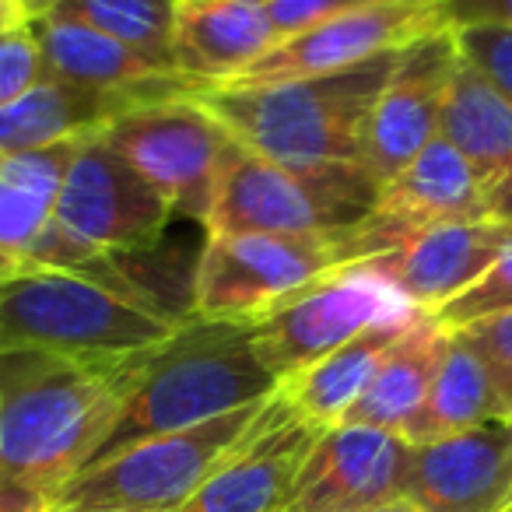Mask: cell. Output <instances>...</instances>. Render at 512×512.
<instances>
[{
  "mask_svg": "<svg viewBox=\"0 0 512 512\" xmlns=\"http://www.w3.org/2000/svg\"><path fill=\"white\" fill-rule=\"evenodd\" d=\"M53 218V204L32 197L22 186L0 179V253L15 256L22 264L25 249L32 246L43 225Z\"/></svg>",
  "mask_w": 512,
  "mask_h": 512,
  "instance_id": "cell-31",
  "label": "cell"
},
{
  "mask_svg": "<svg viewBox=\"0 0 512 512\" xmlns=\"http://www.w3.org/2000/svg\"><path fill=\"white\" fill-rule=\"evenodd\" d=\"M271 376L253 341L249 320H190L148 348L137 379L92 463L155 439L204 425L239 407L274 397ZM88 463V467H92Z\"/></svg>",
  "mask_w": 512,
  "mask_h": 512,
  "instance_id": "cell-2",
  "label": "cell"
},
{
  "mask_svg": "<svg viewBox=\"0 0 512 512\" xmlns=\"http://www.w3.org/2000/svg\"><path fill=\"white\" fill-rule=\"evenodd\" d=\"M411 453L404 435L362 425L327 428L281 512H369L400 502Z\"/></svg>",
  "mask_w": 512,
  "mask_h": 512,
  "instance_id": "cell-15",
  "label": "cell"
},
{
  "mask_svg": "<svg viewBox=\"0 0 512 512\" xmlns=\"http://www.w3.org/2000/svg\"><path fill=\"white\" fill-rule=\"evenodd\" d=\"M512 309V242L495 256V264L467 288L453 302H446L442 309H435V320L446 330H463L470 323L491 320Z\"/></svg>",
  "mask_w": 512,
  "mask_h": 512,
  "instance_id": "cell-26",
  "label": "cell"
},
{
  "mask_svg": "<svg viewBox=\"0 0 512 512\" xmlns=\"http://www.w3.org/2000/svg\"><path fill=\"white\" fill-rule=\"evenodd\" d=\"M176 323L74 271H22L0 281V351L116 358L172 337Z\"/></svg>",
  "mask_w": 512,
  "mask_h": 512,
  "instance_id": "cell-4",
  "label": "cell"
},
{
  "mask_svg": "<svg viewBox=\"0 0 512 512\" xmlns=\"http://www.w3.org/2000/svg\"><path fill=\"white\" fill-rule=\"evenodd\" d=\"M481 218H488V207L467 162L446 137H435L400 176L379 186L372 211L348 232V256L351 264H362L400 249L428 228Z\"/></svg>",
  "mask_w": 512,
  "mask_h": 512,
  "instance_id": "cell-13",
  "label": "cell"
},
{
  "mask_svg": "<svg viewBox=\"0 0 512 512\" xmlns=\"http://www.w3.org/2000/svg\"><path fill=\"white\" fill-rule=\"evenodd\" d=\"M446 15L453 29H463V25L512 29V0H446Z\"/></svg>",
  "mask_w": 512,
  "mask_h": 512,
  "instance_id": "cell-33",
  "label": "cell"
},
{
  "mask_svg": "<svg viewBox=\"0 0 512 512\" xmlns=\"http://www.w3.org/2000/svg\"><path fill=\"white\" fill-rule=\"evenodd\" d=\"M53 218L99 253L148 249L162 239L172 207L165 197L99 137H88L74 155Z\"/></svg>",
  "mask_w": 512,
  "mask_h": 512,
  "instance_id": "cell-11",
  "label": "cell"
},
{
  "mask_svg": "<svg viewBox=\"0 0 512 512\" xmlns=\"http://www.w3.org/2000/svg\"><path fill=\"white\" fill-rule=\"evenodd\" d=\"M144 355L0 351V512H50L95 460Z\"/></svg>",
  "mask_w": 512,
  "mask_h": 512,
  "instance_id": "cell-1",
  "label": "cell"
},
{
  "mask_svg": "<svg viewBox=\"0 0 512 512\" xmlns=\"http://www.w3.org/2000/svg\"><path fill=\"white\" fill-rule=\"evenodd\" d=\"M271 400V397H267ZM267 400L221 414L183 432L134 442L85 467L60 495L57 509L74 512H179L211 477L221 456L246 435Z\"/></svg>",
  "mask_w": 512,
  "mask_h": 512,
  "instance_id": "cell-6",
  "label": "cell"
},
{
  "mask_svg": "<svg viewBox=\"0 0 512 512\" xmlns=\"http://www.w3.org/2000/svg\"><path fill=\"white\" fill-rule=\"evenodd\" d=\"M348 232L207 235L193 281V316L256 320L302 285L348 267Z\"/></svg>",
  "mask_w": 512,
  "mask_h": 512,
  "instance_id": "cell-7",
  "label": "cell"
},
{
  "mask_svg": "<svg viewBox=\"0 0 512 512\" xmlns=\"http://www.w3.org/2000/svg\"><path fill=\"white\" fill-rule=\"evenodd\" d=\"M453 36L460 57L512 106V29H502V25H463V29H453Z\"/></svg>",
  "mask_w": 512,
  "mask_h": 512,
  "instance_id": "cell-28",
  "label": "cell"
},
{
  "mask_svg": "<svg viewBox=\"0 0 512 512\" xmlns=\"http://www.w3.org/2000/svg\"><path fill=\"white\" fill-rule=\"evenodd\" d=\"M453 334H460L470 344V351L484 362L498 400H502L505 418H512V309L502 316H491V320L470 323L463 330H453Z\"/></svg>",
  "mask_w": 512,
  "mask_h": 512,
  "instance_id": "cell-30",
  "label": "cell"
},
{
  "mask_svg": "<svg viewBox=\"0 0 512 512\" xmlns=\"http://www.w3.org/2000/svg\"><path fill=\"white\" fill-rule=\"evenodd\" d=\"M15 271H18V260H15V256L0 253V281L11 278V274H15Z\"/></svg>",
  "mask_w": 512,
  "mask_h": 512,
  "instance_id": "cell-37",
  "label": "cell"
},
{
  "mask_svg": "<svg viewBox=\"0 0 512 512\" xmlns=\"http://www.w3.org/2000/svg\"><path fill=\"white\" fill-rule=\"evenodd\" d=\"M18 4V15H22V22H36V18L50 15V11L60 8V0H15Z\"/></svg>",
  "mask_w": 512,
  "mask_h": 512,
  "instance_id": "cell-34",
  "label": "cell"
},
{
  "mask_svg": "<svg viewBox=\"0 0 512 512\" xmlns=\"http://www.w3.org/2000/svg\"><path fill=\"white\" fill-rule=\"evenodd\" d=\"M29 25L39 39V50H43L46 74H53V78L74 81L85 88H102V92H130L148 102L193 92V85L183 74L158 71L141 53L116 43L99 29H88V25L60 15H43Z\"/></svg>",
  "mask_w": 512,
  "mask_h": 512,
  "instance_id": "cell-20",
  "label": "cell"
},
{
  "mask_svg": "<svg viewBox=\"0 0 512 512\" xmlns=\"http://www.w3.org/2000/svg\"><path fill=\"white\" fill-rule=\"evenodd\" d=\"M404 53V50H400ZM400 53H383L348 71L288 78L274 85L193 88V99L221 127L285 169L316 172L362 165V123L379 88L390 81Z\"/></svg>",
  "mask_w": 512,
  "mask_h": 512,
  "instance_id": "cell-3",
  "label": "cell"
},
{
  "mask_svg": "<svg viewBox=\"0 0 512 512\" xmlns=\"http://www.w3.org/2000/svg\"><path fill=\"white\" fill-rule=\"evenodd\" d=\"M404 498L421 512H505L512 505V418L414 446Z\"/></svg>",
  "mask_w": 512,
  "mask_h": 512,
  "instance_id": "cell-16",
  "label": "cell"
},
{
  "mask_svg": "<svg viewBox=\"0 0 512 512\" xmlns=\"http://www.w3.org/2000/svg\"><path fill=\"white\" fill-rule=\"evenodd\" d=\"M509 242L512 225L505 221H449V225L428 228L400 249L362 260L358 267L393 288L407 306L435 313L460 292H467Z\"/></svg>",
  "mask_w": 512,
  "mask_h": 512,
  "instance_id": "cell-17",
  "label": "cell"
},
{
  "mask_svg": "<svg viewBox=\"0 0 512 512\" xmlns=\"http://www.w3.org/2000/svg\"><path fill=\"white\" fill-rule=\"evenodd\" d=\"M320 435L278 390L179 512H281Z\"/></svg>",
  "mask_w": 512,
  "mask_h": 512,
  "instance_id": "cell-14",
  "label": "cell"
},
{
  "mask_svg": "<svg viewBox=\"0 0 512 512\" xmlns=\"http://www.w3.org/2000/svg\"><path fill=\"white\" fill-rule=\"evenodd\" d=\"M46 78L43 50L29 22L0 32V109L22 99Z\"/></svg>",
  "mask_w": 512,
  "mask_h": 512,
  "instance_id": "cell-29",
  "label": "cell"
},
{
  "mask_svg": "<svg viewBox=\"0 0 512 512\" xmlns=\"http://www.w3.org/2000/svg\"><path fill=\"white\" fill-rule=\"evenodd\" d=\"M148 99L130 92H102L46 74L32 92L0 109V155L46 148L57 141H88L99 137L123 113Z\"/></svg>",
  "mask_w": 512,
  "mask_h": 512,
  "instance_id": "cell-21",
  "label": "cell"
},
{
  "mask_svg": "<svg viewBox=\"0 0 512 512\" xmlns=\"http://www.w3.org/2000/svg\"><path fill=\"white\" fill-rule=\"evenodd\" d=\"M449 348V330L432 313H418L407 334L386 351L376 376L362 390V397L351 404L341 425L379 428V432L404 435L418 407L425 404L432 379L439 372Z\"/></svg>",
  "mask_w": 512,
  "mask_h": 512,
  "instance_id": "cell-22",
  "label": "cell"
},
{
  "mask_svg": "<svg viewBox=\"0 0 512 512\" xmlns=\"http://www.w3.org/2000/svg\"><path fill=\"white\" fill-rule=\"evenodd\" d=\"M50 512H74V509H50Z\"/></svg>",
  "mask_w": 512,
  "mask_h": 512,
  "instance_id": "cell-38",
  "label": "cell"
},
{
  "mask_svg": "<svg viewBox=\"0 0 512 512\" xmlns=\"http://www.w3.org/2000/svg\"><path fill=\"white\" fill-rule=\"evenodd\" d=\"M278 43L264 0H176L172 57L193 88L228 85Z\"/></svg>",
  "mask_w": 512,
  "mask_h": 512,
  "instance_id": "cell-18",
  "label": "cell"
},
{
  "mask_svg": "<svg viewBox=\"0 0 512 512\" xmlns=\"http://www.w3.org/2000/svg\"><path fill=\"white\" fill-rule=\"evenodd\" d=\"M411 309L414 306H407L393 288L358 264H348L285 295L249 323L264 365L278 383H285L348 344L365 327Z\"/></svg>",
  "mask_w": 512,
  "mask_h": 512,
  "instance_id": "cell-9",
  "label": "cell"
},
{
  "mask_svg": "<svg viewBox=\"0 0 512 512\" xmlns=\"http://www.w3.org/2000/svg\"><path fill=\"white\" fill-rule=\"evenodd\" d=\"M449 29L446 0H369L313 29L288 36L228 85H274L358 67Z\"/></svg>",
  "mask_w": 512,
  "mask_h": 512,
  "instance_id": "cell-10",
  "label": "cell"
},
{
  "mask_svg": "<svg viewBox=\"0 0 512 512\" xmlns=\"http://www.w3.org/2000/svg\"><path fill=\"white\" fill-rule=\"evenodd\" d=\"M267 15H271L274 29L281 39L299 36V32L313 29V25L327 22V18L341 15V11L362 8L369 0H264Z\"/></svg>",
  "mask_w": 512,
  "mask_h": 512,
  "instance_id": "cell-32",
  "label": "cell"
},
{
  "mask_svg": "<svg viewBox=\"0 0 512 512\" xmlns=\"http://www.w3.org/2000/svg\"><path fill=\"white\" fill-rule=\"evenodd\" d=\"M460 67L453 29L407 46L362 123V169L386 186L439 137L442 109Z\"/></svg>",
  "mask_w": 512,
  "mask_h": 512,
  "instance_id": "cell-12",
  "label": "cell"
},
{
  "mask_svg": "<svg viewBox=\"0 0 512 512\" xmlns=\"http://www.w3.org/2000/svg\"><path fill=\"white\" fill-rule=\"evenodd\" d=\"M11 25H22V15H18L15 0H0V32L11 29Z\"/></svg>",
  "mask_w": 512,
  "mask_h": 512,
  "instance_id": "cell-35",
  "label": "cell"
},
{
  "mask_svg": "<svg viewBox=\"0 0 512 512\" xmlns=\"http://www.w3.org/2000/svg\"><path fill=\"white\" fill-rule=\"evenodd\" d=\"M81 144L85 141L78 137V141H57L46 144V148L18 151V155H0V179L22 186L46 204H57L60 186H64L67 169H71Z\"/></svg>",
  "mask_w": 512,
  "mask_h": 512,
  "instance_id": "cell-27",
  "label": "cell"
},
{
  "mask_svg": "<svg viewBox=\"0 0 512 512\" xmlns=\"http://www.w3.org/2000/svg\"><path fill=\"white\" fill-rule=\"evenodd\" d=\"M418 313L421 309H411V313L372 323L362 334L351 337L348 344L330 351L327 358H320L316 365L302 369L299 376L285 379L281 393L288 397V404H292L309 425L323 428V432L337 428L344 421V414L351 411V404L362 397L369 379L376 376L386 351L407 334V327H411Z\"/></svg>",
  "mask_w": 512,
  "mask_h": 512,
  "instance_id": "cell-23",
  "label": "cell"
},
{
  "mask_svg": "<svg viewBox=\"0 0 512 512\" xmlns=\"http://www.w3.org/2000/svg\"><path fill=\"white\" fill-rule=\"evenodd\" d=\"M102 141L162 193L172 214L204 225L218 186L221 155L232 134L193 95L130 109L102 130Z\"/></svg>",
  "mask_w": 512,
  "mask_h": 512,
  "instance_id": "cell-8",
  "label": "cell"
},
{
  "mask_svg": "<svg viewBox=\"0 0 512 512\" xmlns=\"http://www.w3.org/2000/svg\"><path fill=\"white\" fill-rule=\"evenodd\" d=\"M495 418H505V411L488 369L470 351V344L449 330L446 358L435 372L425 404L418 407L411 425L404 428V439L411 446H425V442L449 439V435L467 432V428H477Z\"/></svg>",
  "mask_w": 512,
  "mask_h": 512,
  "instance_id": "cell-24",
  "label": "cell"
},
{
  "mask_svg": "<svg viewBox=\"0 0 512 512\" xmlns=\"http://www.w3.org/2000/svg\"><path fill=\"white\" fill-rule=\"evenodd\" d=\"M379 186L362 165L299 172L228 141L214 186L207 235H330L355 228Z\"/></svg>",
  "mask_w": 512,
  "mask_h": 512,
  "instance_id": "cell-5",
  "label": "cell"
},
{
  "mask_svg": "<svg viewBox=\"0 0 512 512\" xmlns=\"http://www.w3.org/2000/svg\"><path fill=\"white\" fill-rule=\"evenodd\" d=\"M439 137L467 162L488 218L512 225V106L460 57Z\"/></svg>",
  "mask_w": 512,
  "mask_h": 512,
  "instance_id": "cell-19",
  "label": "cell"
},
{
  "mask_svg": "<svg viewBox=\"0 0 512 512\" xmlns=\"http://www.w3.org/2000/svg\"><path fill=\"white\" fill-rule=\"evenodd\" d=\"M50 15L106 32L109 39L141 53L151 67L179 74L176 57H172L176 0H60V8Z\"/></svg>",
  "mask_w": 512,
  "mask_h": 512,
  "instance_id": "cell-25",
  "label": "cell"
},
{
  "mask_svg": "<svg viewBox=\"0 0 512 512\" xmlns=\"http://www.w3.org/2000/svg\"><path fill=\"white\" fill-rule=\"evenodd\" d=\"M505 512H512V505H509V509H505Z\"/></svg>",
  "mask_w": 512,
  "mask_h": 512,
  "instance_id": "cell-39",
  "label": "cell"
},
{
  "mask_svg": "<svg viewBox=\"0 0 512 512\" xmlns=\"http://www.w3.org/2000/svg\"><path fill=\"white\" fill-rule=\"evenodd\" d=\"M369 512H421L418 505H411L407 498H400V502H390V505H379V509H369Z\"/></svg>",
  "mask_w": 512,
  "mask_h": 512,
  "instance_id": "cell-36",
  "label": "cell"
}]
</instances>
